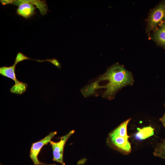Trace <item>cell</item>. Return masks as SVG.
Listing matches in <instances>:
<instances>
[{
  "mask_svg": "<svg viewBox=\"0 0 165 165\" xmlns=\"http://www.w3.org/2000/svg\"><path fill=\"white\" fill-rule=\"evenodd\" d=\"M134 79L132 73L122 65L116 63L109 68L81 90L84 97L101 96L108 100L113 99L124 87L132 85Z\"/></svg>",
  "mask_w": 165,
  "mask_h": 165,
  "instance_id": "cell-1",
  "label": "cell"
},
{
  "mask_svg": "<svg viewBox=\"0 0 165 165\" xmlns=\"http://www.w3.org/2000/svg\"><path fill=\"white\" fill-rule=\"evenodd\" d=\"M165 21V1L160 3L151 12L148 20L147 31L155 30L161 23Z\"/></svg>",
  "mask_w": 165,
  "mask_h": 165,
  "instance_id": "cell-2",
  "label": "cell"
},
{
  "mask_svg": "<svg viewBox=\"0 0 165 165\" xmlns=\"http://www.w3.org/2000/svg\"><path fill=\"white\" fill-rule=\"evenodd\" d=\"M74 132V130L71 131L62 137L60 140L58 142H54L51 141H50L52 147L54 161L59 163L62 165H65L63 160L64 147L67 140Z\"/></svg>",
  "mask_w": 165,
  "mask_h": 165,
  "instance_id": "cell-3",
  "label": "cell"
},
{
  "mask_svg": "<svg viewBox=\"0 0 165 165\" xmlns=\"http://www.w3.org/2000/svg\"><path fill=\"white\" fill-rule=\"evenodd\" d=\"M56 131L50 132L48 135L40 141L33 143L31 147L30 157L35 165H50L42 163L38 160V156L42 147L50 142L52 138L57 134Z\"/></svg>",
  "mask_w": 165,
  "mask_h": 165,
  "instance_id": "cell-4",
  "label": "cell"
},
{
  "mask_svg": "<svg viewBox=\"0 0 165 165\" xmlns=\"http://www.w3.org/2000/svg\"><path fill=\"white\" fill-rule=\"evenodd\" d=\"M12 4L18 6L16 11L17 14L26 19L35 14L36 7L31 0H13Z\"/></svg>",
  "mask_w": 165,
  "mask_h": 165,
  "instance_id": "cell-5",
  "label": "cell"
},
{
  "mask_svg": "<svg viewBox=\"0 0 165 165\" xmlns=\"http://www.w3.org/2000/svg\"><path fill=\"white\" fill-rule=\"evenodd\" d=\"M109 141L117 149L124 154L131 152V147L129 138L115 135L111 133L109 136Z\"/></svg>",
  "mask_w": 165,
  "mask_h": 165,
  "instance_id": "cell-6",
  "label": "cell"
},
{
  "mask_svg": "<svg viewBox=\"0 0 165 165\" xmlns=\"http://www.w3.org/2000/svg\"><path fill=\"white\" fill-rule=\"evenodd\" d=\"M152 38L159 45L165 47V21L155 30Z\"/></svg>",
  "mask_w": 165,
  "mask_h": 165,
  "instance_id": "cell-7",
  "label": "cell"
},
{
  "mask_svg": "<svg viewBox=\"0 0 165 165\" xmlns=\"http://www.w3.org/2000/svg\"><path fill=\"white\" fill-rule=\"evenodd\" d=\"M16 64H14L10 66H2L0 68V74L2 76L11 79L15 82V83L20 81L17 80L16 76L15 68Z\"/></svg>",
  "mask_w": 165,
  "mask_h": 165,
  "instance_id": "cell-8",
  "label": "cell"
},
{
  "mask_svg": "<svg viewBox=\"0 0 165 165\" xmlns=\"http://www.w3.org/2000/svg\"><path fill=\"white\" fill-rule=\"evenodd\" d=\"M138 131L135 135V138L138 140H143L152 136L154 134V129L150 126L137 128Z\"/></svg>",
  "mask_w": 165,
  "mask_h": 165,
  "instance_id": "cell-9",
  "label": "cell"
},
{
  "mask_svg": "<svg viewBox=\"0 0 165 165\" xmlns=\"http://www.w3.org/2000/svg\"><path fill=\"white\" fill-rule=\"evenodd\" d=\"M131 119V118H129L126 120L111 133L117 136L129 138L130 136L127 134V127Z\"/></svg>",
  "mask_w": 165,
  "mask_h": 165,
  "instance_id": "cell-10",
  "label": "cell"
},
{
  "mask_svg": "<svg viewBox=\"0 0 165 165\" xmlns=\"http://www.w3.org/2000/svg\"><path fill=\"white\" fill-rule=\"evenodd\" d=\"M27 87V83L20 81L12 86L10 89V92L13 94L21 95L26 91Z\"/></svg>",
  "mask_w": 165,
  "mask_h": 165,
  "instance_id": "cell-11",
  "label": "cell"
},
{
  "mask_svg": "<svg viewBox=\"0 0 165 165\" xmlns=\"http://www.w3.org/2000/svg\"><path fill=\"white\" fill-rule=\"evenodd\" d=\"M30 58L26 56L21 52H19L16 57L14 63L16 64L19 62L25 60H30Z\"/></svg>",
  "mask_w": 165,
  "mask_h": 165,
  "instance_id": "cell-12",
  "label": "cell"
},
{
  "mask_svg": "<svg viewBox=\"0 0 165 165\" xmlns=\"http://www.w3.org/2000/svg\"><path fill=\"white\" fill-rule=\"evenodd\" d=\"M13 0H1V2L3 5H6L8 4H12Z\"/></svg>",
  "mask_w": 165,
  "mask_h": 165,
  "instance_id": "cell-13",
  "label": "cell"
}]
</instances>
